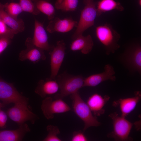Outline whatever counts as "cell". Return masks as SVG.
I'll list each match as a JSON object with an SVG mask.
<instances>
[{"instance_id":"6da1fadb","label":"cell","mask_w":141,"mask_h":141,"mask_svg":"<svg viewBox=\"0 0 141 141\" xmlns=\"http://www.w3.org/2000/svg\"><path fill=\"white\" fill-rule=\"evenodd\" d=\"M84 78L81 75L73 76L66 72L57 76L55 80L58 85L60 92L55 95V99H62L78 92L83 87Z\"/></svg>"},{"instance_id":"7a4b0ae2","label":"cell","mask_w":141,"mask_h":141,"mask_svg":"<svg viewBox=\"0 0 141 141\" xmlns=\"http://www.w3.org/2000/svg\"><path fill=\"white\" fill-rule=\"evenodd\" d=\"M96 37L103 46L107 55L114 53L120 47V35L110 25H100L96 28Z\"/></svg>"},{"instance_id":"3957f363","label":"cell","mask_w":141,"mask_h":141,"mask_svg":"<svg viewBox=\"0 0 141 141\" xmlns=\"http://www.w3.org/2000/svg\"><path fill=\"white\" fill-rule=\"evenodd\" d=\"M72 107L76 114L84 122V132L89 128L99 126L100 123L96 116H93L87 103L82 99L78 92L71 95Z\"/></svg>"},{"instance_id":"277c9868","label":"cell","mask_w":141,"mask_h":141,"mask_svg":"<svg viewBox=\"0 0 141 141\" xmlns=\"http://www.w3.org/2000/svg\"><path fill=\"white\" fill-rule=\"evenodd\" d=\"M85 6L82 10L76 29L72 36L73 40L82 35L83 32L93 26L97 16L96 3L93 0H84Z\"/></svg>"},{"instance_id":"5b68a950","label":"cell","mask_w":141,"mask_h":141,"mask_svg":"<svg viewBox=\"0 0 141 141\" xmlns=\"http://www.w3.org/2000/svg\"><path fill=\"white\" fill-rule=\"evenodd\" d=\"M109 116L113 120V131L108 136L117 141L130 140L129 136L133 124L116 113L110 114Z\"/></svg>"},{"instance_id":"8992f818","label":"cell","mask_w":141,"mask_h":141,"mask_svg":"<svg viewBox=\"0 0 141 141\" xmlns=\"http://www.w3.org/2000/svg\"><path fill=\"white\" fill-rule=\"evenodd\" d=\"M120 61L129 71L141 73V47L135 44L127 48L120 57Z\"/></svg>"},{"instance_id":"52a82bcc","label":"cell","mask_w":141,"mask_h":141,"mask_svg":"<svg viewBox=\"0 0 141 141\" xmlns=\"http://www.w3.org/2000/svg\"><path fill=\"white\" fill-rule=\"evenodd\" d=\"M0 100L4 105L11 103L28 105V98L20 94L13 85L0 79Z\"/></svg>"},{"instance_id":"ba28073f","label":"cell","mask_w":141,"mask_h":141,"mask_svg":"<svg viewBox=\"0 0 141 141\" xmlns=\"http://www.w3.org/2000/svg\"><path fill=\"white\" fill-rule=\"evenodd\" d=\"M7 114L11 120L19 126L27 121L34 124L39 119L36 115L29 110L28 105L21 103L14 104L8 110Z\"/></svg>"},{"instance_id":"9c48e42d","label":"cell","mask_w":141,"mask_h":141,"mask_svg":"<svg viewBox=\"0 0 141 141\" xmlns=\"http://www.w3.org/2000/svg\"><path fill=\"white\" fill-rule=\"evenodd\" d=\"M53 100L50 97H47L42 101L41 109L45 117L47 119H53L54 114L66 112L71 110L70 106L62 99Z\"/></svg>"},{"instance_id":"30bf717a","label":"cell","mask_w":141,"mask_h":141,"mask_svg":"<svg viewBox=\"0 0 141 141\" xmlns=\"http://www.w3.org/2000/svg\"><path fill=\"white\" fill-rule=\"evenodd\" d=\"M65 43L63 40L56 43L52 50L49 52L50 56L51 74L49 78L55 79L63 62L65 55Z\"/></svg>"},{"instance_id":"8fae6325","label":"cell","mask_w":141,"mask_h":141,"mask_svg":"<svg viewBox=\"0 0 141 141\" xmlns=\"http://www.w3.org/2000/svg\"><path fill=\"white\" fill-rule=\"evenodd\" d=\"M115 74L113 66L110 64H106L103 72L91 75L84 78L83 87H95L108 80L115 81L116 79Z\"/></svg>"},{"instance_id":"7c38bea8","label":"cell","mask_w":141,"mask_h":141,"mask_svg":"<svg viewBox=\"0 0 141 141\" xmlns=\"http://www.w3.org/2000/svg\"><path fill=\"white\" fill-rule=\"evenodd\" d=\"M32 41L35 46L44 50L50 52L54 47L49 44L47 34L43 24L36 19L33 36Z\"/></svg>"},{"instance_id":"4fadbf2b","label":"cell","mask_w":141,"mask_h":141,"mask_svg":"<svg viewBox=\"0 0 141 141\" xmlns=\"http://www.w3.org/2000/svg\"><path fill=\"white\" fill-rule=\"evenodd\" d=\"M25 44L27 48L22 50L19 53V59L20 60H28L35 63L46 59L44 50L35 46L32 42L31 38H28Z\"/></svg>"},{"instance_id":"5bb4252c","label":"cell","mask_w":141,"mask_h":141,"mask_svg":"<svg viewBox=\"0 0 141 141\" xmlns=\"http://www.w3.org/2000/svg\"><path fill=\"white\" fill-rule=\"evenodd\" d=\"M78 23L71 18L61 19L56 17L50 21L46 29L51 33L55 32L66 33L71 31L74 27H76Z\"/></svg>"},{"instance_id":"9a60e30c","label":"cell","mask_w":141,"mask_h":141,"mask_svg":"<svg viewBox=\"0 0 141 141\" xmlns=\"http://www.w3.org/2000/svg\"><path fill=\"white\" fill-rule=\"evenodd\" d=\"M0 17L1 20L13 30L15 34L24 30L25 26L23 20L14 18L8 14L4 10V4L0 2Z\"/></svg>"},{"instance_id":"2e32d148","label":"cell","mask_w":141,"mask_h":141,"mask_svg":"<svg viewBox=\"0 0 141 141\" xmlns=\"http://www.w3.org/2000/svg\"><path fill=\"white\" fill-rule=\"evenodd\" d=\"M30 130L27 124L20 126L17 129L0 131V141H20L22 140Z\"/></svg>"},{"instance_id":"e0dca14e","label":"cell","mask_w":141,"mask_h":141,"mask_svg":"<svg viewBox=\"0 0 141 141\" xmlns=\"http://www.w3.org/2000/svg\"><path fill=\"white\" fill-rule=\"evenodd\" d=\"M140 92H136L133 97L120 99L113 103L115 106H119L122 116L125 117L136 108L141 99Z\"/></svg>"},{"instance_id":"ac0fdd59","label":"cell","mask_w":141,"mask_h":141,"mask_svg":"<svg viewBox=\"0 0 141 141\" xmlns=\"http://www.w3.org/2000/svg\"><path fill=\"white\" fill-rule=\"evenodd\" d=\"M109 99L108 96L103 97L98 94L95 93L89 98L86 103L94 116H98L104 113L103 107Z\"/></svg>"},{"instance_id":"d6986e66","label":"cell","mask_w":141,"mask_h":141,"mask_svg":"<svg viewBox=\"0 0 141 141\" xmlns=\"http://www.w3.org/2000/svg\"><path fill=\"white\" fill-rule=\"evenodd\" d=\"M93 45V39L90 35L86 36L82 35L73 40L70 48L72 51L79 50L83 54H86L91 51Z\"/></svg>"},{"instance_id":"ffe728a7","label":"cell","mask_w":141,"mask_h":141,"mask_svg":"<svg viewBox=\"0 0 141 141\" xmlns=\"http://www.w3.org/2000/svg\"><path fill=\"white\" fill-rule=\"evenodd\" d=\"M59 89L58 85L55 79L49 78L46 80H39L35 92L41 97L44 98L47 95L56 93Z\"/></svg>"},{"instance_id":"44dd1931","label":"cell","mask_w":141,"mask_h":141,"mask_svg":"<svg viewBox=\"0 0 141 141\" xmlns=\"http://www.w3.org/2000/svg\"><path fill=\"white\" fill-rule=\"evenodd\" d=\"M96 8L97 16L113 10L122 11L124 10L121 4L115 0H100L96 3Z\"/></svg>"},{"instance_id":"7402d4cb","label":"cell","mask_w":141,"mask_h":141,"mask_svg":"<svg viewBox=\"0 0 141 141\" xmlns=\"http://www.w3.org/2000/svg\"><path fill=\"white\" fill-rule=\"evenodd\" d=\"M38 10L46 15L50 21L54 18L55 8L50 0H33Z\"/></svg>"},{"instance_id":"603a6c76","label":"cell","mask_w":141,"mask_h":141,"mask_svg":"<svg viewBox=\"0 0 141 141\" xmlns=\"http://www.w3.org/2000/svg\"><path fill=\"white\" fill-rule=\"evenodd\" d=\"M78 0H57L55 8L64 12L74 11L77 8Z\"/></svg>"},{"instance_id":"cb8c5ba5","label":"cell","mask_w":141,"mask_h":141,"mask_svg":"<svg viewBox=\"0 0 141 141\" xmlns=\"http://www.w3.org/2000/svg\"><path fill=\"white\" fill-rule=\"evenodd\" d=\"M19 4L23 11L30 13L35 15L39 14L33 0H19Z\"/></svg>"},{"instance_id":"d4e9b609","label":"cell","mask_w":141,"mask_h":141,"mask_svg":"<svg viewBox=\"0 0 141 141\" xmlns=\"http://www.w3.org/2000/svg\"><path fill=\"white\" fill-rule=\"evenodd\" d=\"M4 4L5 11L14 18H17V16L23 11L19 3H7Z\"/></svg>"},{"instance_id":"484cf974","label":"cell","mask_w":141,"mask_h":141,"mask_svg":"<svg viewBox=\"0 0 141 141\" xmlns=\"http://www.w3.org/2000/svg\"><path fill=\"white\" fill-rule=\"evenodd\" d=\"M48 134L43 140V141H61L57 135L60 133L58 128L56 126L51 125H48L46 127Z\"/></svg>"},{"instance_id":"4316f807","label":"cell","mask_w":141,"mask_h":141,"mask_svg":"<svg viewBox=\"0 0 141 141\" xmlns=\"http://www.w3.org/2000/svg\"><path fill=\"white\" fill-rule=\"evenodd\" d=\"M15 34L13 30L1 20L0 21V37H7L11 39Z\"/></svg>"},{"instance_id":"83f0119b","label":"cell","mask_w":141,"mask_h":141,"mask_svg":"<svg viewBox=\"0 0 141 141\" xmlns=\"http://www.w3.org/2000/svg\"><path fill=\"white\" fill-rule=\"evenodd\" d=\"M83 132L81 131H75L73 133L72 141H86L88 139Z\"/></svg>"},{"instance_id":"f1b7e54d","label":"cell","mask_w":141,"mask_h":141,"mask_svg":"<svg viewBox=\"0 0 141 141\" xmlns=\"http://www.w3.org/2000/svg\"><path fill=\"white\" fill-rule=\"evenodd\" d=\"M11 39L7 37H0V55L11 43Z\"/></svg>"},{"instance_id":"f546056e","label":"cell","mask_w":141,"mask_h":141,"mask_svg":"<svg viewBox=\"0 0 141 141\" xmlns=\"http://www.w3.org/2000/svg\"><path fill=\"white\" fill-rule=\"evenodd\" d=\"M8 119L7 113L0 108V128L3 129L6 127V122Z\"/></svg>"},{"instance_id":"4dcf8cb0","label":"cell","mask_w":141,"mask_h":141,"mask_svg":"<svg viewBox=\"0 0 141 141\" xmlns=\"http://www.w3.org/2000/svg\"><path fill=\"white\" fill-rule=\"evenodd\" d=\"M4 105L2 103H0V108H1L2 107H4Z\"/></svg>"},{"instance_id":"1f68e13d","label":"cell","mask_w":141,"mask_h":141,"mask_svg":"<svg viewBox=\"0 0 141 141\" xmlns=\"http://www.w3.org/2000/svg\"><path fill=\"white\" fill-rule=\"evenodd\" d=\"M138 4L139 5L141 6V0H138Z\"/></svg>"},{"instance_id":"d6a6232c","label":"cell","mask_w":141,"mask_h":141,"mask_svg":"<svg viewBox=\"0 0 141 141\" xmlns=\"http://www.w3.org/2000/svg\"><path fill=\"white\" fill-rule=\"evenodd\" d=\"M1 18H0V21L1 20Z\"/></svg>"}]
</instances>
